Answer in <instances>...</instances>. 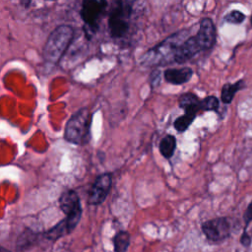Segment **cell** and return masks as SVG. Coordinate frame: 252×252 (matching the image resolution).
<instances>
[{"label": "cell", "mask_w": 252, "mask_h": 252, "mask_svg": "<svg viewBox=\"0 0 252 252\" xmlns=\"http://www.w3.org/2000/svg\"><path fill=\"white\" fill-rule=\"evenodd\" d=\"M190 36L188 29L180 30L146 51L140 58V65L144 67H159L174 63V58L181 44Z\"/></svg>", "instance_id": "1"}, {"label": "cell", "mask_w": 252, "mask_h": 252, "mask_svg": "<svg viewBox=\"0 0 252 252\" xmlns=\"http://www.w3.org/2000/svg\"><path fill=\"white\" fill-rule=\"evenodd\" d=\"M74 37V30L67 25L54 29L48 35L42 49V57L49 64H56L64 55Z\"/></svg>", "instance_id": "2"}, {"label": "cell", "mask_w": 252, "mask_h": 252, "mask_svg": "<svg viewBox=\"0 0 252 252\" xmlns=\"http://www.w3.org/2000/svg\"><path fill=\"white\" fill-rule=\"evenodd\" d=\"M132 9L127 0H112L108 14V31L113 38H121L126 35L130 28Z\"/></svg>", "instance_id": "3"}, {"label": "cell", "mask_w": 252, "mask_h": 252, "mask_svg": "<svg viewBox=\"0 0 252 252\" xmlns=\"http://www.w3.org/2000/svg\"><path fill=\"white\" fill-rule=\"evenodd\" d=\"M92 113L88 107H82L76 111L67 121L64 138L67 142L82 145L87 141L91 126Z\"/></svg>", "instance_id": "4"}, {"label": "cell", "mask_w": 252, "mask_h": 252, "mask_svg": "<svg viewBox=\"0 0 252 252\" xmlns=\"http://www.w3.org/2000/svg\"><path fill=\"white\" fill-rule=\"evenodd\" d=\"M106 6L107 0H82L80 15L87 32H96Z\"/></svg>", "instance_id": "5"}, {"label": "cell", "mask_w": 252, "mask_h": 252, "mask_svg": "<svg viewBox=\"0 0 252 252\" xmlns=\"http://www.w3.org/2000/svg\"><path fill=\"white\" fill-rule=\"evenodd\" d=\"M60 209L66 215V220L72 230L79 223L82 217V207L77 193L73 190L65 191L59 198Z\"/></svg>", "instance_id": "6"}, {"label": "cell", "mask_w": 252, "mask_h": 252, "mask_svg": "<svg viewBox=\"0 0 252 252\" xmlns=\"http://www.w3.org/2000/svg\"><path fill=\"white\" fill-rule=\"evenodd\" d=\"M202 231L212 242H220L230 234V223L226 218H215L202 223Z\"/></svg>", "instance_id": "7"}, {"label": "cell", "mask_w": 252, "mask_h": 252, "mask_svg": "<svg viewBox=\"0 0 252 252\" xmlns=\"http://www.w3.org/2000/svg\"><path fill=\"white\" fill-rule=\"evenodd\" d=\"M112 178L109 173H103L99 175L94 183L93 184L90 195H89V203L91 205H100L106 199L110 188H111Z\"/></svg>", "instance_id": "8"}, {"label": "cell", "mask_w": 252, "mask_h": 252, "mask_svg": "<svg viewBox=\"0 0 252 252\" xmlns=\"http://www.w3.org/2000/svg\"><path fill=\"white\" fill-rule=\"evenodd\" d=\"M196 37L203 51L210 50L215 45L217 39V30L212 19L204 18L201 20Z\"/></svg>", "instance_id": "9"}, {"label": "cell", "mask_w": 252, "mask_h": 252, "mask_svg": "<svg viewBox=\"0 0 252 252\" xmlns=\"http://www.w3.org/2000/svg\"><path fill=\"white\" fill-rule=\"evenodd\" d=\"M203 51L196 35L189 36L185 41L181 44L179 49L177 50L174 58V63L182 64L190 59H192L197 53Z\"/></svg>", "instance_id": "10"}, {"label": "cell", "mask_w": 252, "mask_h": 252, "mask_svg": "<svg viewBox=\"0 0 252 252\" xmlns=\"http://www.w3.org/2000/svg\"><path fill=\"white\" fill-rule=\"evenodd\" d=\"M178 105L184 110V115L192 120L196 118L199 111H203L202 99L191 92L184 93L179 96Z\"/></svg>", "instance_id": "11"}, {"label": "cell", "mask_w": 252, "mask_h": 252, "mask_svg": "<svg viewBox=\"0 0 252 252\" xmlns=\"http://www.w3.org/2000/svg\"><path fill=\"white\" fill-rule=\"evenodd\" d=\"M193 70L190 67L168 68L163 72L164 80L172 85H183L192 78Z\"/></svg>", "instance_id": "12"}, {"label": "cell", "mask_w": 252, "mask_h": 252, "mask_svg": "<svg viewBox=\"0 0 252 252\" xmlns=\"http://www.w3.org/2000/svg\"><path fill=\"white\" fill-rule=\"evenodd\" d=\"M245 87V82L243 80H239L233 84L230 83H225L222 87H221V91H220V100L222 103L224 104H229L231 103V101L234 98L235 94L243 89Z\"/></svg>", "instance_id": "13"}, {"label": "cell", "mask_w": 252, "mask_h": 252, "mask_svg": "<svg viewBox=\"0 0 252 252\" xmlns=\"http://www.w3.org/2000/svg\"><path fill=\"white\" fill-rule=\"evenodd\" d=\"M159 152L165 158H170L176 149V138L173 135H165L159 142Z\"/></svg>", "instance_id": "14"}, {"label": "cell", "mask_w": 252, "mask_h": 252, "mask_svg": "<svg viewBox=\"0 0 252 252\" xmlns=\"http://www.w3.org/2000/svg\"><path fill=\"white\" fill-rule=\"evenodd\" d=\"M71 231L73 230L70 228L66 219H64L46 232V238L50 240H56L66 234H69Z\"/></svg>", "instance_id": "15"}, {"label": "cell", "mask_w": 252, "mask_h": 252, "mask_svg": "<svg viewBox=\"0 0 252 252\" xmlns=\"http://www.w3.org/2000/svg\"><path fill=\"white\" fill-rule=\"evenodd\" d=\"M130 244V235L127 231H119L113 237V246L115 252H126Z\"/></svg>", "instance_id": "16"}, {"label": "cell", "mask_w": 252, "mask_h": 252, "mask_svg": "<svg viewBox=\"0 0 252 252\" xmlns=\"http://www.w3.org/2000/svg\"><path fill=\"white\" fill-rule=\"evenodd\" d=\"M245 18H246V16L242 12H240L238 10H232L223 17V21L228 24L239 25L244 22Z\"/></svg>", "instance_id": "17"}, {"label": "cell", "mask_w": 252, "mask_h": 252, "mask_svg": "<svg viewBox=\"0 0 252 252\" xmlns=\"http://www.w3.org/2000/svg\"><path fill=\"white\" fill-rule=\"evenodd\" d=\"M203 111H217L220 107V100L215 95H208L202 99Z\"/></svg>", "instance_id": "18"}, {"label": "cell", "mask_w": 252, "mask_h": 252, "mask_svg": "<svg viewBox=\"0 0 252 252\" xmlns=\"http://www.w3.org/2000/svg\"><path fill=\"white\" fill-rule=\"evenodd\" d=\"M194 120L190 119L189 117L185 116V115H181L179 117H177L174 122H173V126L175 128V130L179 133H183L187 130V128L192 124Z\"/></svg>", "instance_id": "19"}, {"label": "cell", "mask_w": 252, "mask_h": 252, "mask_svg": "<svg viewBox=\"0 0 252 252\" xmlns=\"http://www.w3.org/2000/svg\"><path fill=\"white\" fill-rule=\"evenodd\" d=\"M243 220L246 225H248L249 222L252 221V201L249 203L248 207L246 208L244 215H243Z\"/></svg>", "instance_id": "20"}, {"label": "cell", "mask_w": 252, "mask_h": 252, "mask_svg": "<svg viewBox=\"0 0 252 252\" xmlns=\"http://www.w3.org/2000/svg\"><path fill=\"white\" fill-rule=\"evenodd\" d=\"M240 242L242 245L244 246H249L250 242H251V236L247 233L246 229H244L242 235H241V238H240Z\"/></svg>", "instance_id": "21"}, {"label": "cell", "mask_w": 252, "mask_h": 252, "mask_svg": "<svg viewBox=\"0 0 252 252\" xmlns=\"http://www.w3.org/2000/svg\"><path fill=\"white\" fill-rule=\"evenodd\" d=\"M152 80H151V84L153 87H156L158 85L159 83V71L158 70H155L153 73H152Z\"/></svg>", "instance_id": "22"}, {"label": "cell", "mask_w": 252, "mask_h": 252, "mask_svg": "<svg viewBox=\"0 0 252 252\" xmlns=\"http://www.w3.org/2000/svg\"><path fill=\"white\" fill-rule=\"evenodd\" d=\"M32 0H21V5H23L25 8H28L31 4Z\"/></svg>", "instance_id": "23"}, {"label": "cell", "mask_w": 252, "mask_h": 252, "mask_svg": "<svg viewBox=\"0 0 252 252\" xmlns=\"http://www.w3.org/2000/svg\"><path fill=\"white\" fill-rule=\"evenodd\" d=\"M0 252H10L8 249H6L5 247H3V246H1L0 245Z\"/></svg>", "instance_id": "24"}, {"label": "cell", "mask_w": 252, "mask_h": 252, "mask_svg": "<svg viewBox=\"0 0 252 252\" xmlns=\"http://www.w3.org/2000/svg\"><path fill=\"white\" fill-rule=\"evenodd\" d=\"M250 23H251V25H252V16H251V18H250Z\"/></svg>", "instance_id": "25"}, {"label": "cell", "mask_w": 252, "mask_h": 252, "mask_svg": "<svg viewBox=\"0 0 252 252\" xmlns=\"http://www.w3.org/2000/svg\"><path fill=\"white\" fill-rule=\"evenodd\" d=\"M46 1H56V0H46Z\"/></svg>", "instance_id": "26"}]
</instances>
